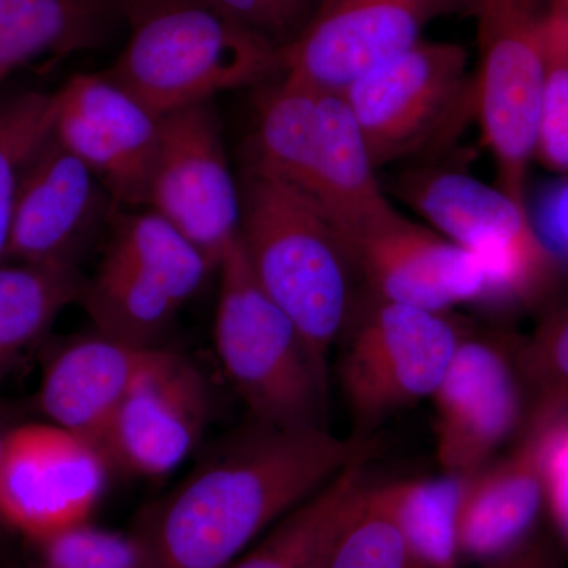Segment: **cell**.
<instances>
[{"label":"cell","mask_w":568,"mask_h":568,"mask_svg":"<svg viewBox=\"0 0 568 568\" xmlns=\"http://www.w3.org/2000/svg\"><path fill=\"white\" fill-rule=\"evenodd\" d=\"M365 454L361 440L315 428H248L213 448L138 515L148 568H231L284 515Z\"/></svg>","instance_id":"cell-1"},{"label":"cell","mask_w":568,"mask_h":568,"mask_svg":"<svg viewBox=\"0 0 568 568\" xmlns=\"http://www.w3.org/2000/svg\"><path fill=\"white\" fill-rule=\"evenodd\" d=\"M239 241L265 293L297 325L321 375L358 301L346 245L310 197L256 171H242Z\"/></svg>","instance_id":"cell-2"},{"label":"cell","mask_w":568,"mask_h":568,"mask_svg":"<svg viewBox=\"0 0 568 568\" xmlns=\"http://www.w3.org/2000/svg\"><path fill=\"white\" fill-rule=\"evenodd\" d=\"M129 41L104 77L153 114L260 88L283 73V51L209 0H126Z\"/></svg>","instance_id":"cell-3"},{"label":"cell","mask_w":568,"mask_h":568,"mask_svg":"<svg viewBox=\"0 0 568 568\" xmlns=\"http://www.w3.org/2000/svg\"><path fill=\"white\" fill-rule=\"evenodd\" d=\"M219 274L216 355L253 422L286 429L325 426L328 381L297 325L257 282L239 234Z\"/></svg>","instance_id":"cell-4"},{"label":"cell","mask_w":568,"mask_h":568,"mask_svg":"<svg viewBox=\"0 0 568 568\" xmlns=\"http://www.w3.org/2000/svg\"><path fill=\"white\" fill-rule=\"evenodd\" d=\"M110 224L102 260L84 278L80 302L99 334L133 346H163L183 306L219 268L151 209H115Z\"/></svg>","instance_id":"cell-5"},{"label":"cell","mask_w":568,"mask_h":568,"mask_svg":"<svg viewBox=\"0 0 568 568\" xmlns=\"http://www.w3.org/2000/svg\"><path fill=\"white\" fill-rule=\"evenodd\" d=\"M465 334L448 313L365 294L336 345V379L358 432L432 399Z\"/></svg>","instance_id":"cell-6"},{"label":"cell","mask_w":568,"mask_h":568,"mask_svg":"<svg viewBox=\"0 0 568 568\" xmlns=\"http://www.w3.org/2000/svg\"><path fill=\"white\" fill-rule=\"evenodd\" d=\"M547 0H478V121L499 186L526 204L547 71Z\"/></svg>","instance_id":"cell-7"},{"label":"cell","mask_w":568,"mask_h":568,"mask_svg":"<svg viewBox=\"0 0 568 568\" xmlns=\"http://www.w3.org/2000/svg\"><path fill=\"white\" fill-rule=\"evenodd\" d=\"M398 192L437 234L480 261L491 302L525 304L551 283L555 254L526 204L500 186L463 171L425 170L406 174Z\"/></svg>","instance_id":"cell-8"},{"label":"cell","mask_w":568,"mask_h":568,"mask_svg":"<svg viewBox=\"0 0 568 568\" xmlns=\"http://www.w3.org/2000/svg\"><path fill=\"white\" fill-rule=\"evenodd\" d=\"M470 88L465 47L422 40L358 78L342 95L379 170L416 155L446 132Z\"/></svg>","instance_id":"cell-9"},{"label":"cell","mask_w":568,"mask_h":568,"mask_svg":"<svg viewBox=\"0 0 568 568\" xmlns=\"http://www.w3.org/2000/svg\"><path fill=\"white\" fill-rule=\"evenodd\" d=\"M111 470L89 437L54 424L11 428L0 459V525L37 545L91 523Z\"/></svg>","instance_id":"cell-10"},{"label":"cell","mask_w":568,"mask_h":568,"mask_svg":"<svg viewBox=\"0 0 568 568\" xmlns=\"http://www.w3.org/2000/svg\"><path fill=\"white\" fill-rule=\"evenodd\" d=\"M145 205L219 268L237 237L241 192L230 170L212 100L160 119V141Z\"/></svg>","instance_id":"cell-11"},{"label":"cell","mask_w":568,"mask_h":568,"mask_svg":"<svg viewBox=\"0 0 568 568\" xmlns=\"http://www.w3.org/2000/svg\"><path fill=\"white\" fill-rule=\"evenodd\" d=\"M518 343L465 334L432 399L436 457L448 476L469 477L525 435Z\"/></svg>","instance_id":"cell-12"},{"label":"cell","mask_w":568,"mask_h":568,"mask_svg":"<svg viewBox=\"0 0 568 568\" xmlns=\"http://www.w3.org/2000/svg\"><path fill=\"white\" fill-rule=\"evenodd\" d=\"M478 0H321L283 51V73L317 91L342 93L358 78L422 41L432 22L474 11Z\"/></svg>","instance_id":"cell-13"},{"label":"cell","mask_w":568,"mask_h":568,"mask_svg":"<svg viewBox=\"0 0 568 568\" xmlns=\"http://www.w3.org/2000/svg\"><path fill=\"white\" fill-rule=\"evenodd\" d=\"M211 381L185 355L155 347L100 440L112 470L140 477L173 473L211 424Z\"/></svg>","instance_id":"cell-14"},{"label":"cell","mask_w":568,"mask_h":568,"mask_svg":"<svg viewBox=\"0 0 568 568\" xmlns=\"http://www.w3.org/2000/svg\"><path fill=\"white\" fill-rule=\"evenodd\" d=\"M160 119L104 74L78 73L59 89L54 134L118 204L145 205Z\"/></svg>","instance_id":"cell-15"},{"label":"cell","mask_w":568,"mask_h":568,"mask_svg":"<svg viewBox=\"0 0 568 568\" xmlns=\"http://www.w3.org/2000/svg\"><path fill=\"white\" fill-rule=\"evenodd\" d=\"M115 205L95 174L52 132L22 174L7 261L78 265Z\"/></svg>","instance_id":"cell-16"},{"label":"cell","mask_w":568,"mask_h":568,"mask_svg":"<svg viewBox=\"0 0 568 568\" xmlns=\"http://www.w3.org/2000/svg\"><path fill=\"white\" fill-rule=\"evenodd\" d=\"M366 294L383 301L450 313L491 302V284L473 254L405 215L346 246Z\"/></svg>","instance_id":"cell-17"},{"label":"cell","mask_w":568,"mask_h":568,"mask_svg":"<svg viewBox=\"0 0 568 568\" xmlns=\"http://www.w3.org/2000/svg\"><path fill=\"white\" fill-rule=\"evenodd\" d=\"M541 444L544 432L526 433L506 457L465 478L457 518L462 562L487 566L536 536L547 508Z\"/></svg>","instance_id":"cell-18"},{"label":"cell","mask_w":568,"mask_h":568,"mask_svg":"<svg viewBox=\"0 0 568 568\" xmlns=\"http://www.w3.org/2000/svg\"><path fill=\"white\" fill-rule=\"evenodd\" d=\"M160 347V346H159ZM155 347H140L99 334L65 343L41 376L39 406L52 424L102 440L111 418Z\"/></svg>","instance_id":"cell-19"},{"label":"cell","mask_w":568,"mask_h":568,"mask_svg":"<svg viewBox=\"0 0 568 568\" xmlns=\"http://www.w3.org/2000/svg\"><path fill=\"white\" fill-rule=\"evenodd\" d=\"M321 153L313 201L334 224L346 246L394 222L396 211L384 193L357 121L345 97L321 91Z\"/></svg>","instance_id":"cell-20"},{"label":"cell","mask_w":568,"mask_h":568,"mask_svg":"<svg viewBox=\"0 0 568 568\" xmlns=\"http://www.w3.org/2000/svg\"><path fill=\"white\" fill-rule=\"evenodd\" d=\"M256 97L245 170L312 197L321 152V91L282 73Z\"/></svg>","instance_id":"cell-21"},{"label":"cell","mask_w":568,"mask_h":568,"mask_svg":"<svg viewBox=\"0 0 568 568\" xmlns=\"http://www.w3.org/2000/svg\"><path fill=\"white\" fill-rule=\"evenodd\" d=\"M365 455L284 515L231 568H325L372 485Z\"/></svg>","instance_id":"cell-22"},{"label":"cell","mask_w":568,"mask_h":568,"mask_svg":"<svg viewBox=\"0 0 568 568\" xmlns=\"http://www.w3.org/2000/svg\"><path fill=\"white\" fill-rule=\"evenodd\" d=\"M115 0H0V82L28 63L103 43Z\"/></svg>","instance_id":"cell-23"},{"label":"cell","mask_w":568,"mask_h":568,"mask_svg":"<svg viewBox=\"0 0 568 568\" xmlns=\"http://www.w3.org/2000/svg\"><path fill=\"white\" fill-rule=\"evenodd\" d=\"M82 284L77 264H0V376L80 302Z\"/></svg>","instance_id":"cell-24"},{"label":"cell","mask_w":568,"mask_h":568,"mask_svg":"<svg viewBox=\"0 0 568 568\" xmlns=\"http://www.w3.org/2000/svg\"><path fill=\"white\" fill-rule=\"evenodd\" d=\"M466 477L444 474L376 485L426 568H462L457 540L459 497Z\"/></svg>","instance_id":"cell-25"},{"label":"cell","mask_w":568,"mask_h":568,"mask_svg":"<svg viewBox=\"0 0 568 568\" xmlns=\"http://www.w3.org/2000/svg\"><path fill=\"white\" fill-rule=\"evenodd\" d=\"M59 91L0 97V264L7 263L11 220L26 166L54 132Z\"/></svg>","instance_id":"cell-26"},{"label":"cell","mask_w":568,"mask_h":568,"mask_svg":"<svg viewBox=\"0 0 568 568\" xmlns=\"http://www.w3.org/2000/svg\"><path fill=\"white\" fill-rule=\"evenodd\" d=\"M517 362L528 405L525 435L545 432L568 414V302L518 343Z\"/></svg>","instance_id":"cell-27"},{"label":"cell","mask_w":568,"mask_h":568,"mask_svg":"<svg viewBox=\"0 0 568 568\" xmlns=\"http://www.w3.org/2000/svg\"><path fill=\"white\" fill-rule=\"evenodd\" d=\"M325 568H426L399 529L376 485L343 530Z\"/></svg>","instance_id":"cell-28"},{"label":"cell","mask_w":568,"mask_h":568,"mask_svg":"<svg viewBox=\"0 0 568 568\" xmlns=\"http://www.w3.org/2000/svg\"><path fill=\"white\" fill-rule=\"evenodd\" d=\"M534 160L551 173L568 178V31L549 11L547 71L538 110Z\"/></svg>","instance_id":"cell-29"},{"label":"cell","mask_w":568,"mask_h":568,"mask_svg":"<svg viewBox=\"0 0 568 568\" xmlns=\"http://www.w3.org/2000/svg\"><path fill=\"white\" fill-rule=\"evenodd\" d=\"M40 568H148L133 537L91 523L36 545Z\"/></svg>","instance_id":"cell-30"},{"label":"cell","mask_w":568,"mask_h":568,"mask_svg":"<svg viewBox=\"0 0 568 568\" xmlns=\"http://www.w3.org/2000/svg\"><path fill=\"white\" fill-rule=\"evenodd\" d=\"M209 2L246 31L284 51L305 31L306 26L315 17L321 0H209Z\"/></svg>","instance_id":"cell-31"},{"label":"cell","mask_w":568,"mask_h":568,"mask_svg":"<svg viewBox=\"0 0 568 568\" xmlns=\"http://www.w3.org/2000/svg\"><path fill=\"white\" fill-rule=\"evenodd\" d=\"M541 459L547 508L568 544V414L545 429Z\"/></svg>","instance_id":"cell-32"},{"label":"cell","mask_w":568,"mask_h":568,"mask_svg":"<svg viewBox=\"0 0 568 568\" xmlns=\"http://www.w3.org/2000/svg\"><path fill=\"white\" fill-rule=\"evenodd\" d=\"M532 220L551 253L568 260V178L545 190Z\"/></svg>","instance_id":"cell-33"},{"label":"cell","mask_w":568,"mask_h":568,"mask_svg":"<svg viewBox=\"0 0 568 568\" xmlns=\"http://www.w3.org/2000/svg\"><path fill=\"white\" fill-rule=\"evenodd\" d=\"M481 568H558V556L545 538L534 536L510 555Z\"/></svg>","instance_id":"cell-34"},{"label":"cell","mask_w":568,"mask_h":568,"mask_svg":"<svg viewBox=\"0 0 568 568\" xmlns=\"http://www.w3.org/2000/svg\"><path fill=\"white\" fill-rule=\"evenodd\" d=\"M549 13H551L552 17H555L556 20H558L568 31V0H564L559 6L549 9Z\"/></svg>","instance_id":"cell-35"},{"label":"cell","mask_w":568,"mask_h":568,"mask_svg":"<svg viewBox=\"0 0 568 568\" xmlns=\"http://www.w3.org/2000/svg\"><path fill=\"white\" fill-rule=\"evenodd\" d=\"M11 428H6L0 422V459H2L3 450H6L7 436H9Z\"/></svg>","instance_id":"cell-36"},{"label":"cell","mask_w":568,"mask_h":568,"mask_svg":"<svg viewBox=\"0 0 568 568\" xmlns=\"http://www.w3.org/2000/svg\"><path fill=\"white\" fill-rule=\"evenodd\" d=\"M564 0H547L549 9H552V7L559 6V3H562Z\"/></svg>","instance_id":"cell-37"}]
</instances>
